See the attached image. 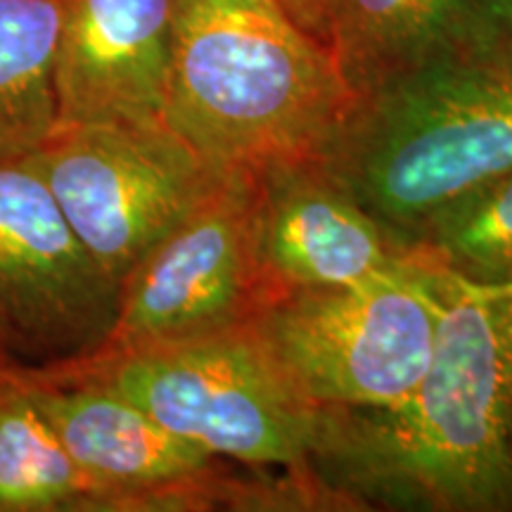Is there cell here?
<instances>
[{"instance_id":"cell-1","label":"cell","mask_w":512,"mask_h":512,"mask_svg":"<svg viewBox=\"0 0 512 512\" xmlns=\"http://www.w3.org/2000/svg\"><path fill=\"white\" fill-rule=\"evenodd\" d=\"M427 268L441 316L418 384L320 411L306 477L332 510L512 512V285Z\"/></svg>"},{"instance_id":"cell-2","label":"cell","mask_w":512,"mask_h":512,"mask_svg":"<svg viewBox=\"0 0 512 512\" xmlns=\"http://www.w3.org/2000/svg\"><path fill=\"white\" fill-rule=\"evenodd\" d=\"M361 98L273 0H183L164 119L216 171L328 152Z\"/></svg>"},{"instance_id":"cell-3","label":"cell","mask_w":512,"mask_h":512,"mask_svg":"<svg viewBox=\"0 0 512 512\" xmlns=\"http://www.w3.org/2000/svg\"><path fill=\"white\" fill-rule=\"evenodd\" d=\"M320 162L403 245L432 211L512 171V60L463 48L387 83Z\"/></svg>"},{"instance_id":"cell-4","label":"cell","mask_w":512,"mask_h":512,"mask_svg":"<svg viewBox=\"0 0 512 512\" xmlns=\"http://www.w3.org/2000/svg\"><path fill=\"white\" fill-rule=\"evenodd\" d=\"M57 366L110 384L211 456L306 477L320 408L299 392L252 323L171 347Z\"/></svg>"},{"instance_id":"cell-5","label":"cell","mask_w":512,"mask_h":512,"mask_svg":"<svg viewBox=\"0 0 512 512\" xmlns=\"http://www.w3.org/2000/svg\"><path fill=\"white\" fill-rule=\"evenodd\" d=\"M441 299L425 264L403 259L373 278L292 292L249 320L320 408L387 406L427 370Z\"/></svg>"},{"instance_id":"cell-6","label":"cell","mask_w":512,"mask_h":512,"mask_svg":"<svg viewBox=\"0 0 512 512\" xmlns=\"http://www.w3.org/2000/svg\"><path fill=\"white\" fill-rule=\"evenodd\" d=\"M29 157L76 238L117 285L226 174L166 121L57 124Z\"/></svg>"},{"instance_id":"cell-7","label":"cell","mask_w":512,"mask_h":512,"mask_svg":"<svg viewBox=\"0 0 512 512\" xmlns=\"http://www.w3.org/2000/svg\"><path fill=\"white\" fill-rule=\"evenodd\" d=\"M254 214V174L226 171L121 280L112 328L83 358L105 361L247 325L261 306Z\"/></svg>"},{"instance_id":"cell-8","label":"cell","mask_w":512,"mask_h":512,"mask_svg":"<svg viewBox=\"0 0 512 512\" xmlns=\"http://www.w3.org/2000/svg\"><path fill=\"white\" fill-rule=\"evenodd\" d=\"M31 394L95 486L93 512L259 508L261 486L176 437L110 384L62 366L22 363Z\"/></svg>"},{"instance_id":"cell-9","label":"cell","mask_w":512,"mask_h":512,"mask_svg":"<svg viewBox=\"0 0 512 512\" xmlns=\"http://www.w3.org/2000/svg\"><path fill=\"white\" fill-rule=\"evenodd\" d=\"M119 285L86 252L29 155H0V335L27 366L93 354Z\"/></svg>"},{"instance_id":"cell-10","label":"cell","mask_w":512,"mask_h":512,"mask_svg":"<svg viewBox=\"0 0 512 512\" xmlns=\"http://www.w3.org/2000/svg\"><path fill=\"white\" fill-rule=\"evenodd\" d=\"M254 178L261 306L292 292L358 283L406 259L320 157L266 166Z\"/></svg>"},{"instance_id":"cell-11","label":"cell","mask_w":512,"mask_h":512,"mask_svg":"<svg viewBox=\"0 0 512 512\" xmlns=\"http://www.w3.org/2000/svg\"><path fill=\"white\" fill-rule=\"evenodd\" d=\"M181 10L183 0H69L55 62L57 124L166 121Z\"/></svg>"},{"instance_id":"cell-12","label":"cell","mask_w":512,"mask_h":512,"mask_svg":"<svg viewBox=\"0 0 512 512\" xmlns=\"http://www.w3.org/2000/svg\"><path fill=\"white\" fill-rule=\"evenodd\" d=\"M484 0H335L328 46L358 98L467 48Z\"/></svg>"},{"instance_id":"cell-13","label":"cell","mask_w":512,"mask_h":512,"mask_svg":"<svg viewBox=\"0 0 512 512\" xmlns=\"http://www.w3.org/2000/svg\"><path fill=\"white\" fill-rule=\"evenodd\" d=\"M95 486L38 406L15 358H0V512H93Z\"/></svg>"},{"instance_id":"cell-14","label":"cell","mask_w":512,"mask_h":512,"mask_svg":"<svg viewBox=\"0 0 512 512\" xmlns=\"http://www.w3.org/2000/svg\"><path fill=\"white\" fill-rule=\"evenodd\" d=\"M69 0H0V155H29L57 124L55 62Z\"/></svg>"},{"instance_id":"cell-15","label":"cell","mask_w":512,"mask_h":512,"mask_svg":"<svg viewBox=\"0 0 512 512\" xmlns=\"http://www.w3.org/2000/svg\"><path fill=\"white\" fill-rule=\"evenodd\" d=\"M408 259L475 285H512V171L432 211L403 240Z\"/></svg>"},{"instance_id":"cell-16","label":"cell","mask_w":512,"mask_h":512,"mask_svg":"<svg viewBox=\"0 0 512 512\" xmlns=\"http://www.w3.org/2000/svg\"><path fill=\"white\" fill-rule=\"evenodd\" d=\"M467 48H479L512 60V0H484Z\"/></svg>"},{"instance_id":"cell-17","label":"cell","mask_w":512,"mask_h":512,"mask_svg":"<svg viewBox=\"0 0 512 512\" xmlns=\"http://www.w3.org/2000/svg\"><path fill=\"white\" fill-rule=\"evenodd\" d=\"M294 24L309 31L313 38L328 46L330 41V17L335 0H273Z\"/></svg>"},{"instance_id":"cell-18","label":"cell","mask_w":512,"mask_h":512,"mask_svg":"<svg viewBox=\"0 0 512 512\" xmlns=\"http://www.w3.org/2000/svg\"><path fill=\"white\" fill-rule=\"evenodd\" d=\"M0 358H12L8 354V347H5V342H3V335H0Z\"/></svg>"}]
</instances>
